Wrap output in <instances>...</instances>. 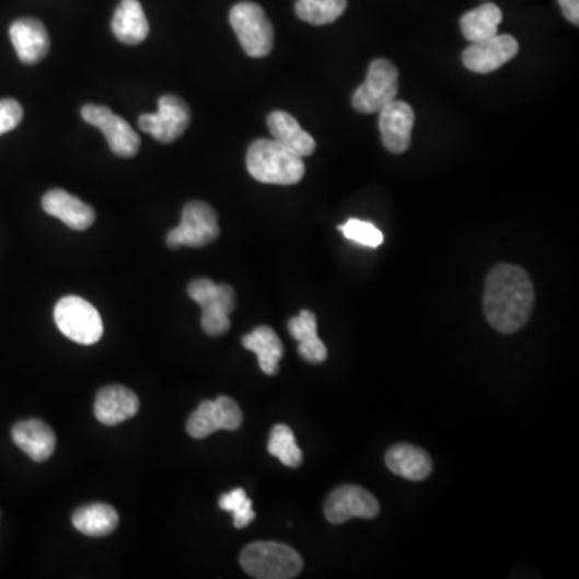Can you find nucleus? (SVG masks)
<instances>
[{"label": "nucleus", "mask_w": 579, "mask_h": 579, "mask_svg": "<svg viewBox=\"0 0 579 579\" xmlns=\"http://www.w3.org/2000/svg\"><path fill=\"white\" fill-rule=\"evenodd\" d=\"M397 68L385 58H377L370 63L368 78L352 94L356 112L379 113L390 102L396 101Z\"/></svg>", "instance_id": "6e6552de"}, {"label": "nucleus", "mask_w": 579, "mask_h": 579, "mask_svg": "<svg viewBox=\"0 0 579 579\" xmlns=\"http://www.w3.org/2000/svg\"><path fill=\"white\" fill-rule=\"evenodd\" d=\"M534 306V287L525 269L498 264L486 277L483 310L489 325L500 334H516L525 327Z\"/></svg>", "instance_id": "f257e3e1"}, {"label": "nucleus", "mask_w": 579, "mask_h": 579, "mask_svg": "<svg viewBox=\"0 0 579 579\" xmlns=\"http://www.w3.org/2000/svg\"><path fill=\"white\" fill-rule=\"evenodd\" d=\"M519 54V43L510 34H496L489 39L472 43L462 54L467 70L488 74L509 63Z\"/></svg>", "instance_id": "ddd939ff"}, {"label": "nucleus", "mask_w": 579, "mask_h": 579, "mask_svg": "<svg viewBox=\"0 0 579 579\" xmlns=\"http://www.w3.org/2000/svg\"><path fill=\"white\" fill-rule=\"evenodd\" d=\"M267 128L273 134L274 140L289 147L301 159L313 155L316 150V140L301 128L300 123L290 113L280 112V109L270 113L267 116Z\"/></svg>", "instance_id": "aec40b11"}, {"label": "nucleus", "mask_w": 579, "mask_h": 579, "mask_svg": "<svg viewBox=\"0 0 579 579\" xmlns=\"http://www.w3.org/2000/svg\"><path fill=\"white\" fill-rule=\"evenodd\" d=\"M243 424L242 409L232 397L219 396L204 401L187 420V433L195 440H204L218 430H239Z\"/></svg>", "instance_id": "9d476101"}, {"label": "nucleus", "mask_w": 579, "mask_h": 579, "mask_svg": "<svg viewBox=\"0 0 579 579\" xmlns=\"http://www.w3.org/2000/svg\"><path fill=\"white\" fill-rule=\"evenodd\" d=\"M341 234L351 242L359 243L369 248H379L383 243V234L372 222L361 221V219H349L345 224L338 225Z\"/></svg>", "instance_id": "c85d7f7f"}, {"label": "nucleus", "mask_w": 579, "mask_h": 579, "mask_svg": "<svg viewBox=\"0 0 579 579\" xmlns=\"http://www.w3.org/2000/svg\"><path fill=\"white\" fill-rule=\"evenodd\" d=\"M13 443L34 462H44L54 454L57 437L53 428L43 420L30 419L19 421L12 430Z\"/></svg>", "instance_id": "a211bd4d"}, {"label": "nucleus", "mask_w": 579, "mask_h": 579, "mask_svg": "<svg viewBox=\"0 0 579 579\" xmlns=\"http://www.w3.org/2000/svg\"><path fill=\"white\" fill-rule=\"evenodd\" d=\"M324 513L328 522L343 525L351 519H375L380 513V503L368 489L343 485L328 495Z\"/></svg>", "instance_id": "f8f14e48"}, {"label": "nucleus", "mask_w": 579, "mask_h": 579, "mask_svg": "<svg viewBox=\"0 0 579 579\" xmlns=\"http://www.w3.org/2000/svg\"><path fill=\"white\" fill-rule=\"evenodd\" d=\"M289 332L298 341V352L310 364H322L327 359V348L317 335V319L311 311L304 310L290 319Z\"/></svg>", "instance_id": "4be33fe9"}, {"label": "nucleus", "mask_w": 579, "mask_h": 579, "mask_svg": "<svg viewBox=\"0 0 579 579\" xmlns=\"http://www.w3.org/2000/svg\"><path fill=\"white\" fill-rule=\"evenodd\" d=\"M386 467L409 482H421L433 471L430 455L414 444L399 443L390 448L385 455Z\"/></svg>", "instance_id": "6ab92c4d"}, {"label": "nucleus", "mask_w": 579, "mask_h": 579, "mask_svg": "<svg viewBox=\"0 0 579 579\" xmlns=\"http://www.w3.org/2000/svg\"><path fill=\"white\" fill-rule=\"evenodd\" d=\"M229 20L238 34L243 53L248 57L264 58L273 53L274 26L258 3H235L229 13Z\"/></svg>", "instance_id": "39448f33"}, {"label": "nucleus", "mask_w": 579, "mask_h": 579, "mask_svg": "<svg viewBox=\"0 0 579 579\" xmlns=\"http://www.w3.org/2000/svg\"><path fill=\"white\" fill-rule=\"evenodd\" d=\"M82 118L91 126L101 129L108 140L109 150L123 159H132L140 149L139 134L121 116L115 115L108 106L84 105Z\"/></svg>", "instance_id": "1a4fd4ad"}, {"label": "nucleus", "mask_w": 579, "mask_h": 579, "mask_svg": "<svg viewBox=\"0 0 579 579\" xmlns=\"http://www.w3.org/2000/svg\"><path fill=\"white\" fill-rule=\"evenodd\" d=\"M188 297L200 304L201 328L210 337H221L231 328V313L238 306L231 286H218L210 279H195L188 286Z\"/></svg>", "instance_id": "20e7f679"}, {"label": "nucleus", "mask_w": 579, "mask_h": 579, "mask_svg": "<svg viewBox=\"0 0 579 579\" xmlns=\"http://www.w3.org/2000/svg\"><path fill=\"white\" fill-rule=\"evenodd\" d=\"M267 451L274 458L279 459L287 467L298 468L303 464V452L298 447L293 430H291L289 425L279 424L270 430Z\"/></svg>", "instance_id": "bb28decb"}, {"label": "nucleus", "mask_w": 579, "mask_h": 579, "mask_svg": "<svg viewBox=\"0 0 579 579\" xmlns=\"http://www.w3.org/2000/svg\"><path fill=\"white\" fill-rule=\"evenodd\" d=\"M43 208L74 231H85L95 221L94 208L61 188H53L44 195Z\"/></svg>", "instance_id": "dca6fc26"}, {"label": "nucleus", "mask_w": 579, "mask_h": 579, "mask_svg": "<svg viewBox=\"0 0 579 579\" xmlns=\"http://www.w3.org/2000/svg\"><path fill=\"white\" fill-rule=\"evenodd\" d=\"M219 507L234 516V526L239 530L248 526L256 519L252 499L246 496L245 489L242 488L222 495L219 498Z\"/></svg>", "instance_id": "cd10ccee"}, {"label": "nucleus", "mask_w": 579, "mask_h": 579, "mask_svg": "<svg viewBox=\"0 0 579 579\" xmlns=\"http://www.w3.org/2000/svg\"><path fill=\"white\" fill-rule=\"evenodd\" d=\"M219 234L221 229L215 208L205 201H190L184 207L181 224L167 234L166 243L170 248H201L215 242Z\"/></svg>", "instance_id": "0eeeda50"}, {"label": "nucleus", "mask_w": 579, "mask_h": 579, "mask_svg": "<svg viewBox=\"0 0 579 579\" xmlns=\"http://www.w3.org/2000/svg\"><path fill=\"white\" fill-rule=\"evenodd\" d=\"M561 12H564L565 19L574 25H579V0H558Z\"/></svg>", "instance_id": "7c9ffc66"}, {"label": "nucleus", "mask_w": 579, "mask_h": 579, "mask_svg": "<svg viewBox=\"0 0 579 579\" xmlns=\"http://www.w3.org/2000/svg\"><path fill=\"white\" fill-rule=\"evenodd\" d=\"M246 170L258 183L274 185L298 184L306 173L303 159L274 139L255 140L250 146Z\"/></svg>", "instance_id": "f03ea898"}, {"label": "nucleus", "mask_w": 579, "mask_h": 579, "mask_svg": "<svg viewBox=\"0 0 579 579\" xmlns=\"http://www.w3.org/2000/svg\"><path fill=\"white\" fill-rule=\"evenodd\" d=\"M10 39L20 60L26 65H36L47 57L50 50V37L43 22L36 19H20L10 26Z\"/></svg>", "instance_id": "2eb2a0df"}, {"label": "nucleus", "mask_w": 579, "mask_h": 579, "mask_svg": "<svg viewBox=\"0 0 579 579\" xmlns=\"http://www.w3.org/2000/svg\"><path fill=\"white\" fill-rule=\"evenodd\" d=\"M243 346L258 356L259 368L266 375L279 373V362L283 358V343L267 325H259L252 334L243 337Z\"/></svg>", "instance_id": "5701e85b"}, {"label": "nucleus", "mask_w": 579, "mask_h": 579, "mask_svg": "<svg viewBox=\"0 0 579 579\" xmlns=\"http://www.w3.org/2000/svg\"><path fill=\"white\" fill-rule=\"evenodd\" d=\"M55 324L65 337L81 345H94L104 335L101 314L80 297H65L54 310Z\"/></svg>", "instance_id": "423d86ee"}, {"label": "nucleus", "mask_w": 579, "mask_h": 579, "mask_svg": "<svg viewBox=\"0 0 579 579\" xmlns=\"http://www.w3.org/2000/svg\"><path fill=\"white\" fill-rule=\"evenodd\" d=\"M190 125V108L176 95H163L159 101V112L140 115V131L150 134L161 143L180 139Z\"/></svg>", "instance_id": "9b49d317"}, {"label": "nucleus", "mask_w": 579, "mask_h": 579, "mask_svg": "<svg viewBox=\"0 0 579 579\" xmlns=\"http://www.w3.org/2000/svg\"><path fill=\"white\" fill-rule=\"evenodd\" d=\"M139 397L121 385L102 389L95 397L94 413L99 421L105 425H118L132 419L139 413Z\"/></svg>", "instance_id": "f3484780"}, {"label": "nucleus", "mask_w": 579, "mask_h": 579, "mask_svg": "<svg viewBox=\"0 0 579 579\" xmlns=\"http://www.w3.org/2000/svg\"><path fill=\"white\" fill-rule=\"evenodd\" d=\"M243 571L258 579H291L303 570V558L287 544L253 543L240 554Z\"/></svg>", "instance_id": "7ed1b4c3"}, {"label": "nucleus", "mask_w": 579, "mask_h": 579, "mask_svg": "<svg viewBox=\"0 0 579 579\" xmlns=\"http://www.w3.org/2000/svg\"><path fill=\"white\" fill-rule=\"evenodd\" d=\"M23 108L13 99H2L0 101V136L13 131L22 123Z\"/></svg>", "instance_id": "c756f323"}, {"label": "nucleus", "mask_w": 579, "mask_h": 579, "mask_svg": "<svg viewBox=\"0 0 579 579\" xmlns=\"http://www.w3.org/2000/svg\"><path fill=\"white\" fill-rule=\"evenodd\" d=\"M118 525V512L108 503H91L73 513V526L85 536H108Z\"/></svg>", "instance_id": "b1692460"}, {"label": "nucleus", "mask_w": 579, "mask_h": 579, "mask_svg": "<svg viewBox=\"0 0 579 579\" xmlns=\"http://www.w3.org/2000/svg\"><path fill=\"white\" fill-rule=\"evenodd\" d=\"M348 0H298L294 12L303 22L324 26L337 22L345 13Z\"/></svg>", "instance_id": "a878e982"}, {"label": "nucleus", "mask_w": 579, "mask_h": 579, "mask_svg": "<svg viewBox=\"0 0 579 579\" xmlns=\"http://www.w3.org/2000/svg\"><path fill=\"white\" fill-rule=\"evenodd\" d=\"M112 30L116 39L128 46H137L149 36V20L139 0H121L116 7L112 20Z\"/></svg>", "instance_id": "412c9836"}, {"label": "nucleus", "mask_w": 579, "mask_h": 579, "mask_svg": "<svg viewBox=\"0 0 579 579\" xmlns=\"http://www.w3.org/2000/svg\"><path fill=\"white\" fill-rule=\"evenodd\" d=\"M502 12L496 3H482L461 19V30L468 43H479L498 34Z\"/></svg>", "instance_id": "393cba45"}, {"label": "nucleus", "mask_w": 579, "mask_h": 579, "mask_svg": "<svg viewBox=\"0 0 579 579\" xmlns=\"http://www.w3.org/2000/svg\"><path fill=\"white\" fill-rule=\"evenodd\" d=\"M379 113V128L385 149L396 155L407 152L416 123L413 106L406 102L393 101Z\"/></svg>", "instance_id": "4468645a"}]
</instances>
